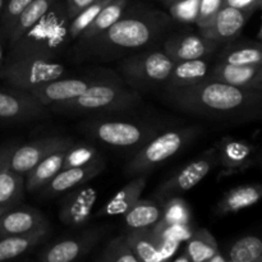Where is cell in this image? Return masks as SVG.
Wrapping results in <instances>:
<instances>
[{"label":"cell","instance_id":"6da1fadb","mask_svg":"<svg viewBox=\"0 0 262 262\" xmlns=\"http://www.w3.org/2000/svg\"><path fill=\"white\" fill-rule=\"evenodd\" d=\"M165 99L181 112L210 120L245 123L260 119L262 92L205 79L179 89H166Z\"/></svg>","mask_w":262,"mask_h":262},{"label":"cell","instance_id":"7a4b0ae2","mask_svg":"<svg viewBox=\"0 0 262 262\" xmlns=\"http://www.w3.org/2000/svg\"><path fill=\"white\" fill-rule=\"evenodd\" d=\"M169 18L159 10L124 13L107 30L86 43L90 53L110 59L123 51L138 50L155 42L169 26Z\"/></svg>","mask_w":262,"mask_h":262},{"label":"cell","instance_id":"3957f363","mask_svg":"<svg viewBox=\"0 0 262 262\" xmlns=\"http://www.w3.org/2000/svg\"><path fill=\"white\" fill-rule=\"evenodd\" d=\"M142 99L137 90L124 86L118 78L92 84L82 95L69 101L53 105L56 112L67 114H107L132 110Z\"/></svg>","mask_w":262,"mask_h":262},{"label":"cell","instance_id":"277c9868","mask_svg":"<svg viewBox=\"0 0 262 262\" xmlns=\"http://www.w3.org/2000/svg\"><path fill=\"white\" fill-rule=\"evenodd\" d=\"M201 133L202 127L197 124L163 129L136 151L124 166V174L127 177L148 174L161 163L183 151Z\"/></svg>","mask_w":262,"mask_h":262},{"label":"cell","instance_id":"5b68a950","mask_svg":"<svg viewBox=\"0 0 262 262\" xmlns=\"http://www.w3.org/2000/svg\"><path fill=\"white\" fill-rule=\"evenodd\" d=\"M82 129L99 142L125 150H138L158 133L163 124L140 119H112L94 118L82 124Z\"/></svg>","mask_w":262,"mask_h":262},{"label":"cell","instance_id":"8992f818","mask_svg":"<svg viewBox=\"0 0 262 262\" xmlns=\"http://www.w3.org/2000/svg\"><path fill=\"white\" fill-rule=\"evenodd\" d=\"M66 73L67 68L58 59L30 54H9L0 68V78L23 91L60 78Z\"/></svg>","mask_w":262,"mask_h":262},{"label":"cell","instance_id":"52a82bcc","mask_svg":"<svg viewBox=\"0 0 262 262\" xmlns=\"http://www.w3.org/2000/svg\"><path fill=\"white\" fill-rule=\"evenodd\" d=\"M174 61L160 50H146L123 59L119 69L135 90H148L168 81Z\"/></svg>","mask_w":262,"mask_h":262},{"label":"cell","instance_id":"ba28073f","mask_svg":"<svg viewBox=\"0 0 262 262\" xmlns=\"http://www.w3.org/2000/svg\"><path fill=\"white\" fill-rule=\"evenodd\" d=\"M217 165H219V159H217L216 150L215 147L209 148L201 156L183 166L178 173L163 182L154 192V199L164 204L171 197L181 196L182 193L191 191L193 187L201 183L205 177L214 170Z\"/></svg>","mask_w":262,"mask_h":262},{"label":"cell","instance_id":"9c48e42d","mask_svg":"<svg viewBox=\"0 0 262 262\" xmlns=\"http://www.w3.org/2000/svg\"><path fill=\"white\" fill-rule=\"evenodd\" d=\"M110 73H97V74H87L82 77H60V78L53 79V81L45 82L42 84L32 87L28 90V94L37 100L43 106H53L55 104L69 101L72 99H76L79 95L83 94L89 87L92 84L99 83L101 81L113 78Z\"/></svg>","mask_w":262,"mask_h":262},{"label":"cell","instance_id":"30bf717a","mask_svg":"<svg viewBox=\"0 0 262 262\" xmlns=\"http://www.w3.org/2000/svg\"><path fill=\"white\" fill-rule=\"evenodd\" d=\"M74 141L71 137L49 136L31 141L23 146H15L9 159V166L13 171L27 176L28 171L35 168L42 159L51 152L61 148H68Z\"/></svg>","mask_w":262,"mask_h":262},{"label":"cell","instance_id":"8fae6325","mask_svg":"<svg viewBox=\"0 0 262 262\" xmlns=\"http://www.w3.org/2000/svg\"><path fill=\"white\" fill-rule=\"evenodd\" d=\"M48 115V107L33 99L27 91L0 89V122L26 123Z\"/></svg>","mask_w":262,"mask_h":262},{"label":"cell","instance_id":"7c38bea8","mask_svg":"<svg viewBox=\"0 0 262 262\" xmlns=\"http://www.w3.org/2000/svg\"><path fill=\"white\" fill-rule=\"evenodd\" d=\"M251 17V13L222 5L214 17L200 28V33L217 43L230 42L237 40Z\"/></svg>","mask_w":262,"mask_h":262},{"label":"cell","instance_id":"4fadbf2b","mask_svg":"<svg viewBox=\"0 0 262 262\" xmlns=\"http://www.w3.org/2000/svg\"><path fill=\"white\" fill-rule=\"evenodd\" d=\"M129 247L140 262H158L170 258L176 252L179 242L160 237L147 229H133L124 235Z\"/></svg>","mask_w":262,"mask_h":262},{"label":"cell","instance_id":"5bb4252c","mask_svg":"<svg viewBox=\"0 0 262 262\" xmlns=\"http://www.w3.org/2000/svg\"><path fill=\"white\" fill-rule=\"evenodd\" d=\"M219 164L224 173L233 174L247 170L257 161L258 148L255 143L234 137H223L215 143Z\"/></svg>","mask_w":262,"mask_h":262},{"label":"cell","instance_id":"9a60e30c","mask_svg":"<svg viewBox=\"0 0 262 262\" xmlns=\"http://www.w3.org/2000/svg\"><path fill=\"white\" fill-rule=\"evenodd\" d=\"M102 235V229L86 230L76 237L61 239L54 243L50 247L43 250L38 256V260L42 262H72L83 257L90 252Z\"/></svg>","mask_w":262,"mask_h":262},{"label":"cell","instance_id":"2e32d148","mask_svg":"<svg viewBox=\"0 0 262 262\" xmlns=\"http://www.w3.org/2000/svg\"><path fill=\"white\" fill-rule=\"evenodd\" d=\"M97 191L92 187H77L64 197L59 210V219L72 228H81L89 224L92 217Z\"/></svg>","mask_w":262,"mask_h":262},{"label":"cell","instance_id":"e0dca14e","mask_svg":"<svg viewBox=\"0 0 262 262\" xmlns=\"http://www.w3.org/2000/svg\"><path fill=\"white\" fill-rule=\"evenodd\" d=\"M220 43L209 40L201 33H179L169 36L163 43V51L174 61L206 58L214 53Z\"/></svg>","mask_w":262,"mask_h":262},{"label":"cell","instance_id":"ac0fdd59","mask_svg":"<svg viewBox=\"0 0 262 262\" xmlns=\"http://www.w3.org/2000/svg\"><path fill=\"white\" fill-rule=\"evenodd\" d=\"M49 230V222L40 210L18 205L0 215V237Z\"/></svg>","mask_w":262,"mask_h":262},{"label":"cell","instance_id":"d6986e66","mask_svg":"<svg viewBox=\"0 0 262 262\" xmlns=\"http://www.w3.org/2000/svg\"><path fill=\"white\" fill-rule=\"evenodd\" d=\"M209 79L238 89L262 92V66H234L216 61L210 69Z\"/></svg>","mask_w":262,"mask_h":262},{"label":"cell","instance_id":"ffe728a7","mask_svg":"<svg viewBox=\"0 0 262 262\" xmlns=\"http://www.w3.org/2000/svg\"><path fill=\"white\" fill-rule=\"evenodd\" d=\"M105 168V164H95V165L76 166V168L60 169L45 186L42 187V196L55 197L58 194L77 188L82 184L99 176Z\"/></svg>","mask_w":262,"mask_h":262},{"label":"cell","instance_id":"44dd1931","mask_svg":"<svg viewBox=\"0 0 262 262\" xmlns=\"http://www.w3.org/2000/svg\"><path fill=\"white\" fill-rule=\"evenodd\" d=\"M14 147V145L10 147L0 163V215L18 206L25 196V176L15 173L9 166V159Z\"/></svg>","mask_w":262,"mask_h":262},{"label":"cell","instance_id":"7402d4cb","mask_svg":"<svg viewBox=\"0 0 262 262\" xmlns=\"http://www.w3.org/2000/svg\"><path fill=\"white\" fill-rule=\"evenodd\" d=\"M147 184V174L133 177L132 181L128 182L123 188L115 193L113 199H110L99 211L96 216H118L127 212L136 201L141 199L142 192L145 191Z\"/></svg>","mask_w":262,"mask_h":262},{"label":"cell","instance_id":"603a6c76","mask_svg":"<svg viewBox=\"0 0 262 262\" xmlns=\"http://www.w3.org/2000/svg\"><path fill=\"white\" fill-rule=\"evenodd\" d=\"M262 197V186L261 184H245L229 189L223 196V199L217 202L215 212L217 215H229L237 214L247 207L253 206L257 204Z\"/></svg>","mask_w":262,"mask_h":262},{"label":"cell","instance_id":"cb8c5ba5","mask_svg":"<svg viewBox=\"0 0 262 262\" xmlns=\"http://www.w3.org/2000/svg\"><path fill=\"white\" fill-rule=\"evenodd\" d=\"M210 69L211 67L209 61L205 60V58L177 61L174 63L168 81L165 82L166 89L192 86L205 79H209Z\"/></svg>","mask_w":262,"mask_h":262},{"label":"cell","instance_id":"d4e9b609","mask_svg":"<svg viewBox=\"0 0 262 262\" xmlns=\"http://www.w3.org/2000/svg\"><path fill=\"white\" fill-rule=\"evenodd\" d=\"M217 61L234 66H262L260 41H230L219 54Z\"/></svg>","mask_w":262,"mask_h":262},{"label":"cell","instance_id":"484cf974","mask_svg":"<svg viewBox=\"0 0 262 262\" xmlns=\"http://www.w3.org/2000/svg\"><path fill=\"white\" fill-rule=\"evenodd\" d=\"M163 215V204L156 199L138 200L136 204L123 214L124 223L129 230L152 228Z\"/></svg>","mask_w":262,"mask_h":262},{"label":"cell","instance_id":"4316f807","mask_svg":"<svg viewBox=\"0 0 262 262\" xmlns=\"http://www.w3.org/2000/svg\"><path fill=\"white\" fill-rule=\"evenodd\" d=\"M67 148L56 150L40 161L35 168L27 173V179H25V189L28 192H35L41 189L63 166L64 156Z\"/></svg>","mask_w":262,"mask_h":262},{"label":"cell","instance_id":"83f0119b","mask_svg":"<svg viewBox=\"0 0 262 262\" xmlns=\"http://www.w3.org/2000/svg\"><path fill=\"white\" fill-rule=\"evenodd\" d=\"M128 7V0H112L107 3L104 8L99 12V14L95 17V19L87 26L86 30L79 35L82 45H86L90 41L94 40L95 37L104 32L105 30L110 27L113 23L117 22L124 10Z\"/></svg>","mask_w":262,"mask_h":262},{"label":"cell","instance_id":"f1b7e54d","mask_svg":"<svg viewBox=\"0 0 262 262\" xmlns=\"http://www.w3.org/2000/svg\"><path fill=\"white\" fill-rule=\"evenodd\" d=\"M49 230L28 233V234L4 235L0 237V262L12 260L27 252L28 250L42 242Z\"/></svg>","mask_w":262,"mask_h":262},{"label":"cell","instance_id":"f546056e","mask_svg":"<svg viewBox=\"0 0 262 262\" xmlns=\"http://www.w3.org/2000/svg\"><path fill=\"white\" fill-rule=\"evenodd\" d=\"M219 252L217 241L206 228L197 229L187 239L186 253L191 262H209Z\"/></svg>","mask_w":262,"mask_h":262},{"label":"cell","instance_id":"4dcf8cb0","mask_svg":"<svg viewBox=\"0 0 262 262\" xmlns=\"http://www.w3.org/2000/svg\"><path fill=\"white\" fill-rule=\"evenodd\" d=\"M55 2L56 0H32L25 8V10L20 13L19 17L17 18V20L13 25L10 32L8 33L7 38L9 40L10 45L14 43L41 17H43L49 12V9L55 4Z\"/></svg>","mask_w":262,"mask_h":262},{"label":"cell","instance_id":"1f68e13d","mask_svg":"<svg viewBox=\"0 0 262 262\" xmlns=\"http://www.w3.org/2000/svg\"><path fill=\"white\" fill-rule=\"evenodd\" d=\"M191 222V210L184 200L177 197L166 200L163 204V215L160 220L151 228L155 234H159L163 229L176 224H189Z\"/></svg>","mask_w":262,"mask_h":262},{"label":"cell","instance_id":"d6a6232c","mask_svg":"<svg viewBox=\"0 0 262 262\" xmlns=\"http://www.w3.org/2000/svg\"><path fill=\"white\" fill-rule=\"evenodd\" d=\"M225 256L229 262H262V241L256 235L238 238Z\"/></svg>","mask_w":262,"mask_h":262},{"label":"cell","instance_id":"836d02e7","mask_svg":"<svg viewBox=\"0 0 262 262\" xmlns=\"http://www.w3.org/2000/svg\"><path fill=\"white\" fill-rule=\"evenodd\" d=\"M95 164H105L101 152L96 147L87 143L73 142L67 148L61 169L95 165Z\"/></svg>","mask_w":262,"mask_h":262},{"label":"cell","instance_id":"e575fe53","mask_svg":"<svg viewBox=\"0 0 262 262\" xmlns=\"http://www.w3.org/2000/svg\"><path fill=\"white\" fill-rule=\"evenodd\" d=\"M97 260L102 262H140L124 235L110 239Z\"/></svg>","mask_w":262,"mask_h":262},{"label":"cell","instance_id":"d590c367","mask_svg":"<svg viewBox=\"0 0 262 262\" xmlns=\"http://www.w3.org/2000/svg\"><path fill=\"white\" fill-rule=\"evenodd\" d=\"M109 2H112V0H97L96 3H94V4H91L90 7L81 10L76 17L72 18V19L69 20L68 28H67L68 40L72 41L74 40V38H78L79 35L86 30L87 26L95 19V17L99 14L100 10H101Z\"/></svg>","mask_w":262,"mask_h":262},{"label":"cell","instance_id":"8d00e7d4","mask_svg":"<svg viewBox=\"0 0 262 262\" xmlns=\"http://www.w3.org/2000/svg\"><path fill=\"white\" fill-rule=\"evenodd\" d=\"M31 2L32 0H7L3 9L2 20H0V27L5 36H8L17 18Z\"/></svg>","mask_w":262,"mask_h":262},{"label":"cell","instance_id":"74e56055","mask_svg":"<svg viewBox=\"0 0 262 262\" xmlns=\"http://www.w3.org/2000/svg\"><path fill=\"white\" fill-rule=\"evenodd\" d=\"M220 7H222V0H201L196 18V23L199 28L204 27L214 17V14Z\"/></svg>","mask_w":262,"mask_h":262},{"label":"cell","instance_id":"f35d334b","mask_svg":"<svg viewBox=\"0 0 262 262\" xmlns=\"http://www.w3.org/2000/svg\"><path fill=\"white\" fill-rule=\"evenodd\" d=\"M222 5L235 8V9L248 12L251 14L258 10L262 5V0H222Z\"/></svg>","mask_w":262,"mask_h":262},{"label":"cell","instance_id":"ab89813d","mask_svg":"<svg viewBox=\"0 0 262 262\" xmlns=\"http://www.w3.org/2000/svg\"><path fill=\"white\" fill-rule=\"evenodd\" d=\"M97 0H66V10L69 19L76 17L81 10L96 3Z\"/></svg>","mask_w":262,"mask_h":262},{"label":"cell","instance_id":"60d3db41","mask_svg":"<svg viewBox=\"0 0 262 262\" xmlns=\"http://www.w3.org/2000/svg\"><path fill=\"white\" fill-rule=\"evenodd\" d=\"M12 146L13 145H5V146H3V147H0V163H2L3 158H4L5 154L10 150V147H12Z\"/></svg>","mask_w":262,"mask_h":262},{"label":"cell","instance_id":"b9f144b4","mask_svg":"<svg viewBox=\"0 0 262 262\" xmlns=\"http://www.w3.org/2000/svg\"><path fill=\"white\" fill-rule=\"evenodd\" d=\"M174 261H176V262H191V260H189L188 256H187L184 252H183V255L179 256V257H177Z\"/></svg>","mask_w":262,"mask_h":262},{"label":"cell","instance_id":"7bdbcfd3","mask_svg":"<svg viewBox=\"0 0 262 262\" xmlns=\"http://www.w3.org/2000/svg\"><path fill=\"white\" fill-rule=\"evenodd\" d=\"M3 61H4V49H3L2 43H0V68L3 66Z\"/></svg>","mask_w":262,"mask_h":262},{"label":"cell","instance_id":"ee69618b","mask_svg":"<svg viewBox=\"0 0 262 262\" xmlns=\"http://www.w3.org/2000/svg\"><path fill=\"white\" fill-rule=\"evenodd\" d=\"M164 3H165L166 5H169V7H171V5H174V4H177V3H179V2H182V0H163Z\"/></svg>","mask_w":262,"mask_h":262},{"label":"cell","instance_id":"f6af8a7d","mask_svg":"<svg viewBox=\"0 0 262 262\" xmlns=\"http://www.w3.org/2000/svg\"><path fill=\"white\" fill-rule=\"evenodd\" d=\"M7 3V0H0V20H2V14H3V9H4V5Z\"/></svg>","mask_w":262,"mask_h":262}]
</instances>
